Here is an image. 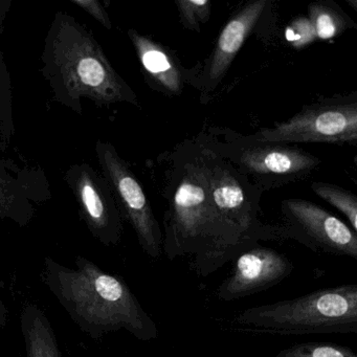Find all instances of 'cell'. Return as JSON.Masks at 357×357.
Segmentation results:
<instances>
[{
  "instance_id": "obj_1",
  "label": "cell",
  "mask_w": 357,
  "mask_h": 357,
  "mask_svg": "<svg viewBox=\"0 0 357 357\" xmlns=\"http://www.w3.org/2000/svg\"><path fill=\"white\" fill-rule=\"evenodd\" d=\"M164 196L162 254L169 260L191 257L192 269L212 275L237 257L217 212L208 185L199 135L176 145L170 155Z\"/></svg>"
},
{
  "instance_id": "obj_2",
  "label": "cell",
  "mask_w": 357,
  "mask_h": 357,
  "mask_svg": "<svg viewBox=\"0 0 357 357\" xmlns=\"http://www.w3.org/2000/svg\"><path fill=\"white\" fill-rule=\"evenodd\" d=\"M75 265L64 266L45 257L41 280L81 331L93 340L121 330L142 342L160 336L158 324L124 279L85 257H77Z\"/></svg>"
},
{
  "instance_id": "obj_3",
  "label": "cell",
  "mask_w": 357,
  "mask_h": 357,
  "mask_svg": "<svg viewBox=\"0 0 357 357\" xmlns=\"http://www.w3.org/2000/svg\"><path fill=\"white\" fill-rule=\"evenodd\" d=\"M40 60L52 99L76 114H83V99L101 108L119 103L141 107L137 93L114 70L91 31L66 12L56 13Z\"/></svg>"
},
{
  "instance_id": "obj_4",
  "label": "cell",
  "mask_w": 357,
  "mask_h": 357,
  "mask_svg": "<svg viewBox=\"0 0 357 357\" xmlns=\"http://www.w3.org/2000/svg\"><path fill=\"white\" fill-rule=\"evenodd\" d=\"M231 329L271 335L356 333L357 285L323 288L290 300L244 309Z\"/></svg>"
},
{
  "instance_id": "obj_5",
  "label": "cell",
  "mask_w": 357,
  "mask_h": 357,
  "mask_svg": "<svg viewBox=\"0 0 357 357\" xmlns=\"http://www.w3.org/2000/svg\"><path fill=\"white\" fill-rule=\"evenodd\" d=\"M202 132L208 145L263 193L307 178L323 162L290 144L254 141L231 129L217 127Z\"/></svg>"
},
{
  "instance_id": "obj_6",
  "label": "cell",
  "mask_w": 357,
  "mask_h": 357,
  "mask_svg": "<svg viewBox=\"0 0 357 357\" xmlns=\"http://www.w3.org/2000/svg\"><path fill=\"white\" fill-rule=\"evenodd\" d=\"M245 135L254 141L269 143L356 145L357 93L324 98L305 105L284 122Z\"/></svg>"
},
{
  "instance_id": "obj_7",
  "label": "cell",
  "mask_w": 357,
  "mask_h": 357,
  "mask_svg": "<svg viewBox=\"0 0 357 357\" xmlns=\"http://www.w3.org/2000/svg\"><path fill=\"white\" fill-rule=\"evenodd\" d=\"M102 174L112 188L123 220L132 227L142 250L152 259L162 255V229L149 198L135 173L109 142L96 144Z\"/></svg>"
},
{
  "instance_id": "obj_8",
  "label": "cell",
  "mask_w": 357,
  "mask_h": 357,
  "mask_svg": "<svg viewBox=\"0 0 357 357\" xmlns=\"http://www.w3.org/2000/svg\"><path fill=\"white\" fill-rule=\"evenodd\" d=\"M282 221L275 225L279 240H294L319 254L357 260V233L321 206L302 199L281 202Z\"/></svg>"
},
{
  "instance_id": "obj_9",
  "label": "cell",
  "mask_w": 357,
  "mask_h": 357,
  "mask_svg": "<svg viewBox=\"0 0 357 357\" xmlns=\"http://www.w3.org/2000/svg\"><path fill=\"white\" fill-rule=\"evenodd\" d=\"M64 179L91 235L106 248L118 245L124 231V220L103 174L91 165L81 162L70 166Z\"/></svg>"
},
{
  "instance_id": "obj_10",
  "label": "cell",
  "mask_w": 357,
  "mask_h": 357,
  "mask_svg": "<svg viewBox=\"0 0 357 357\" xmlns=\"http://www.w3.org/2000/svg\"><path fill=\"white\" fill-rule=\"evenodd\" d=\"M269 7V0L248 1L223 26L204 66L195 68L193 84L202 93V100L219 86L244 43L265 22Z\"/></svg>"
},
{
  "instance_id": "obj_11",
  "label": "cell",
  "mask_w": 357,
  "mask_h": 357,
  "mask_svg": "<svg viewBox=\"0 0 357 357\" xmlns=\"http://www.w3.org/2000/svg\"><path fill=\"white\" fill-rule=\"evenodd\" d=\"M231 275L218 286L216 296L222 302L240 300L278 285L294 269L287 257L257 243L240 252Z\"/></svg>"
},
{
  "instance_id": "obj_12",
  "label": "cell",
  "mask_w": 357,
  "mask_h": 357,
  "mask_svg": "<svg viewBox=\"0 0 357 357\" xmlns=\"http://www.w3.org/2000/svg\"><path fill=\"white\" fill-rule=\"evenodd\" d=\"M127 35L150 89L168 97H177L183 93L185 84H193L194 70L183 68L172 50L135 29L128 30Z\"/></svg>"
},
{
  "instance_id": "obj_13",
  "label": "cell",
  "mask_w": 357,
  "mask_h": 357,
  "mask_svg": "<svg viewBox=\"0 0 357 357\" xmlns=\"http://www.w3.org/2000/svg\"><path fill=\"white\" fill-rule=\"evenodd\" d=\"M11 162L0 165V218L26 227L34 218L36 206L51 198L49 183L41 171L17 168Z\"/></svg>"
},
{
  "instance_id": "obj_14",
  "label": "cell",
  "mask_w": 357,
  "mask_h": 357,
  "mask_svg": "<svg viewBox=\"0 0 357 357\" xmlns=\"http://www.w3.org/2000/svg\"><path fill=\"white\" fill-rule=\"evenodd\" d=\"M26 357H62L53 326L36 304H26L20 313Z\"/></svg>"
},
{
  "instance_id": "obj_15",
  "label": "cell",
  "mask_w": 357,
  "mask_h": 357,
  "mask_svg": "<svg viewBox=\"0 0 357 357\" xmlns=\"http://www.w3.org/2000/svg\"><path fill=\"white\" fill-rule=\"evenodd\" d=\"M308 20L317 39L331 40L346 31L356 29V24L332 0H319L308 7Z\"/></svg>"
},
{
  "instance_id": "obj_16",
  "label": "cell",
  "mask_w": 357,
  "mask_h": 357,
  "mask_svg": "<svg viewBox=\"0 0 357 357\" xmlns=\"http://www.w3.org/2000/svg\"><path fill=\"white\" fill-rule=\"evenodd\" d=\"M310 188L315 195L340 211L349 221L351 229L357 233V196L353 192L323 181H314Z\"/></svg>"
},
{
  "instance_id": "obj_17",
  "label": "cell",
  "mask_w": 357,
  "mask_h": 357,
  "mask_svg": "<svg viewBox=\"0 0 357 357\" xmlns=\"http://www.w3.org/2000/svg\"><path fill=\"white\" fill-rule=\"evenodd\" d=\"M14 132L11 75L0 50V148L9 145Z\"/></svg>"
},
{
  "instance_id": "obj_18",
  "label": "cell",
  "mask_w": 357,
  "mask_h": 357,
  "mask_svg": "<svg viewBox=\"0 0 357 357\" xmlns=\"http://www.w3.org/2000/svg\"><path fill=\"white\" fill-rule=\"evenodd\" d=\"M277 357H357L350 347L330 342H303L283 349Z\"/></svg>"
},
{
  "instance_id": "obj_19",
  "label": "cell",
  "mask_w": 357,
  "mask_h": 357,
  "mask_svg": "<svg viewBox=\"0 0 357 357\" xmlns=\"http://www.w3.org/2000/svg\"><path fill=\"white\" fill-rule=\"evenodd\" d=\"M175 6L185 30L200 33L202 24L210 20L212 11L210 0H175Z\"/></svg>"
},
{
  "instance_id": "obj_20",
  "label": "cell",
  "mask_w": 357,
  "mask_h": 357,
  "mask_svg": "<svg viewBox=\"0 0 357 357\" xmlns=\"http://www.w3.org/2000/svg\"><path fill=\"white\" fill-rule=\"evenodd\" d=\"M285 38L294 49H303L317 39L308 17L298 16L286 29Z\"/></svg>"
},
{
  "instance_id": "obj_21",
  "label": "cell",
  "mask_w": 357,
  "mask_h": 357,
  "mask_svg": "<svg viewBox=\"0 0 357 357\" xmlns=\"http://www.w3.org/2000/svg\"><path fill=\"white\" fill-rule=\"evenodd\" d=\"M77 7L86 12L89 16L97 20L106 30H112V22L106 10L98 0H70Z\"/></svg>"
},
{
  "instance_id": "obj_22",
  "label": "cell",
  "mask_w": 357,
  "mask_h": 357,
  "mask_svg": "<svg viewBox=\"0 0 357 357\" xmlns=\"http://www.w3.org/2000/svg\"><path fill=\"white\" fill-rule=\"evenodd\" d=\"M11 5L12 0H0V31L5 24L8 14L11 10Z\"/></svg>"
},
{
  "instance_id": "obj_23",
  "label": "cell",
  "mask_w": 357,
  "mask_h": 357,
  "mask_svg": "<svg viewBox=\"0 0 357 357\" xmlns=\"http://www.w3.org/2000/svg\"><path fill=\"white\" fill-rule=\"evenodd\" d=\"M1 286H3V280H1V275H0V287ZM8 317H9V310H8L3 298L0 296V329H3L7 325Z\"/></svg>"
},
{
  "instance_id": "obj_24",
  "label": "cell",
  "mask_w": 357,
  "mask_h": 357,
  "mask_svg": "<svg viewBox=\"0 0 357 357\" xmlns=\"http://www.w3.org/2000/svg\"><path fill=\"white\" fill-rule=\"evenodd\" d=\"M0 165H1V162H0Z\"/></svg>"
}]
</instances>
